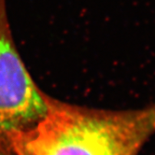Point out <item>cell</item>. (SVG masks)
<instances>
[{"label":"cell","mask_w":155,"mask_h":155,"mask_svg":"<svg viewBox=\"0 0 155 155\" xmlns=\"http://www.w3.org/2000/svg\"><path fill=\"white\" fill-rule=\"evenodd\" d=\"M0 155H12V154L10 153L9 151H7V150L0 149Z\"/></svg>","instance_id":"3957f363"},{"label":"cell","mask_w":155,"mask_h":155,"mask_svg":"<svg viewBox=\"0 0 155 155\" xmlns=\"http://www.w3.org/2000/svg\"><path fill=\"white\" fill-rule=\"evenodd\" d=\"M49 98L25 68L10 29L7 0H0V149L8 151L12 137L45 118Z\"/></svg>","instance_id":"7a4b0ae2"},{"label":"cell","mask_w":155,"mask_h":155,"mask_svg":"<svg viewBox=\"0 0 155 155\" xmlns=\"http://www.w3.org/2000/svg\"><path fill=\"white\" fill-rule=\"evenodd\" d=\"M155 135V102L112 110L49 98V110L32 129L10 140L12 155H139Z\"/></svg>","instance_id":"6da1fadb"}]
</instances>
